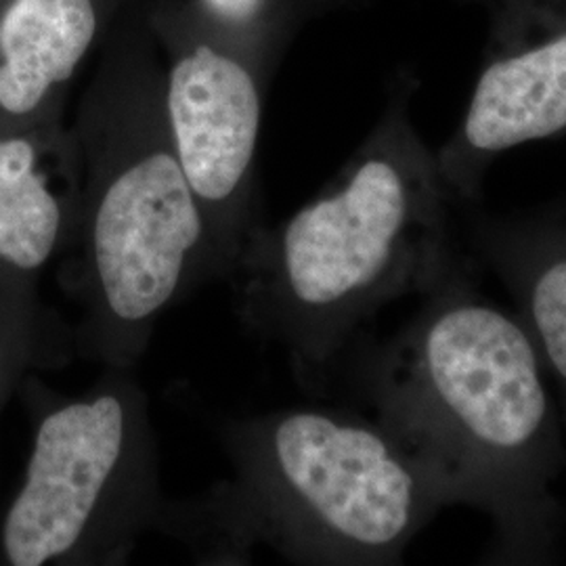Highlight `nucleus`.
Segmentation results:
<instances>
[{
    "mask_svg": "<svg viewBox=\"0 0 566 566\" xmlns=\"http://www.w3.org/2000/svg\"><path fill=\"white\" fill-rule=\"evenodd\" d=\"M364 392L451 506L491 518L500 563L552 558L566 465L556 399L521 317L483 296L462 261L369 357Z\"/></svg>",
    "mask_w": 566,
    "mask_h": 566,
    "instance_id": "1",
    "label": "nucleus"
},
{
    "mask_svg": "<svg viewBox=\"0 0 566 566\" xmlns=\"http://www.w3.org/2000/svg\"><path fill=\"white\" fill-rule=\"evenodd\" d=\"M453 203L437 151L395 109L338 181L243 248L229 275L243 324L322 380L380 308L460 263Z\"/></svg>",
    "mask_w": 566,
    "mask_h": 566,
    "instance_id": "2",
    "label": "nucleus"
},
{
    "mask_svg": "<svg viewBox=\"0 0 566 566\" xmlns=\"http://www.w3.org/2000/svg\"><path fill=\"white\" fill-rule=\"evenodd\" d=\"M224 447L233 476L179 518L163 514L168 525H196L214 556L269 546L301 565H395L451 506L376 418L294 407L227 426Z\"/></svg>",
    "mask_w": 566,
    "mask_h": 566,
    "instance_id": "3",
    "label": "nucleus"
},
{
    "mask_svg": "<svg viewBox=\"0 0 566 566\" xmlns=\"http://www.w3.org/2000/svg\"><path fill=\"white\" fill-rule=\"evenodd\" d=\"M99 151L65 252V280L82 306V355L103 367H133L164 313L217 280V266L168 124L107 130Z\"/></svg>",
    "mask_w": 566,
    "mask_h": 566,
    "instance_id": "4",
    "label": "nucleus"
},
{
    "mask_svg": "<svg viewBox=\"0 0 566 566\" xmlns=\"http://www.w3.org/2000/svg\"><path fill=\"white\" fill-rule=\"evenodd\" d=\"M163 512L145 392L133 367L105 365L81 397L39 407L0 556L11 566L120 565Z\"/></svg>",
    "mask_w": 566,
    "mask_h": 566,
    "instance_id": "5",
    "label": "nucleus"
},
{
    "mask_svg": "<svg viewBox=\"0 0 566 566\" xmlns=\"http://www.w3.org/2000/svg\"><path fill=\"white\" fill-rule=\"evenodd\" d=\"M486 41L464 118L437 151L453 200L474 202L486 170L526 143L566 133V0H470Z\"/></svg>",
    "mask_w": 566,
    "mask_h": 566,
    "instance_id": "6",
    "label": "nucleus"
},
{
    "mask_svg": "<svg viewBox=\"0 0 566 566\" xmlns=\"http://www.w3.org/2000/svg\"><path fill=\"white\" fill-rule=\"evenodd\" d=\"M261 112L259 84L233 57L198 49L170 72L166 124L202 210L217 277L231 275L261 227L248 206Z\"/></svg>",
    "mask_w": 566,
    "mask_h": 566,
    "instance_id": "7",
    "label": "nucleus"
},
{
    "mask_svg": "<svg viewBox=\"0 0 566 566\" xmlns=\"http://www.w3.org/2000/svg\"><path fill=\"white\" fill-rule=\"evenodd\" d=\"M46 147L28 135L0 137V336L39 357V283L74 242L81 202L55 182Z\"/></svg>",
    "mask_w": 566,
    "mask_h": 566,
    "instance_id": "8",
    "label": "nucleus"
},
{
    "mask_svg": "<svg viewBox=\"0 0 566 566\" xmlns=\"http://www.w3.org/2000/svg\"><path fill=\"white\" fill-rule=\"evenodd\" d=\"M472 242L516 301L554 388L566 446V214L476 219Z\"/></svg>",
    "mask_w": 566,
    "mask_h": 566,
    "instance_id": "9",
    "label": "nucleus"
},
{
    "mask_svg": "<svg viewBox=\"0 0 566 566\" xmlns=\"http://www.w3.org/2000/svg\"><path fill=\"white\" fill-rule=\"evenodd\" d=\"M91 0H15L0 21V114L34 116L93 42Z\"/></svg>",
    "mask_w": 566,
    "mask_h": 566,
    "instance_id": "10",
    "label": "nucleus"
},
{
    "mask_svg": "<svg viewBox=\"0 0 566 566\" xmlns=\"http://www.w3.org/2000/svg\"><path fill=\"white\" fill-rule=\"evenodd\" d=\"M32 361L34 359L28 353L0 336V411Z\"/></svg>",
    "mask_w": 566,
    "mask_h": 566,
    "instance_id": "11",
    "label": "nucleus"
},
{
    "mask_svg": "<svg viewBox=\"0 0 566 566\" xmlns=\"http://www.w3.org/2000/svg\"><path fill=\"white\" fill-rule=\"evenodd\" d=\"M206 2L217 15L231 21L250 20L261 7V0H206Z\"/></svg>",
    "mask_w": 566,
    "mask_h": 566,
    "instance_id": "12",
    "label": "nucleus"
}]
</instances>
